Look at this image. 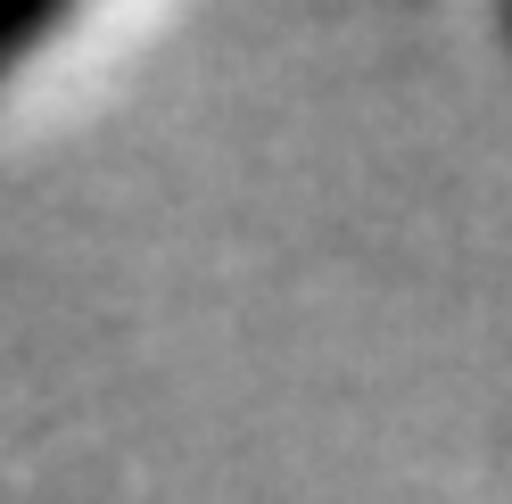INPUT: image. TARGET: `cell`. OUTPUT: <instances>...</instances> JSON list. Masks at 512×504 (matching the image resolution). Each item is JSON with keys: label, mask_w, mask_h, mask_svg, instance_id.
<instances>
[{"label": "cell", "mask_w": 512, "mask_h": 504, "mask_svg": "<svg viewBox=\"0 0 512 504\" xmlns=\"http://www.w3.org/2000/svg\"><path fill=\"white\" fill-rule=\"evenodd\" d=\"M75 9H83V0H0V83L34 58L58 25H75Z\"/></svg>", "instance_id": "6da1fadb"}, {"label": "cell", "mask_w": 512, "mask_h": 504, "mask_svg": "<svg viewBox=\"0 0 512 504\" xmlns=\"http://www.w3.org/2000/svg\"><path fill=\"white\" fill-rule=\"evenodd\" d=\"M496 25H504V34H512V0H496Z\"/></svg>", "instance_id": "7a4b0ae2"}]
</instances>
